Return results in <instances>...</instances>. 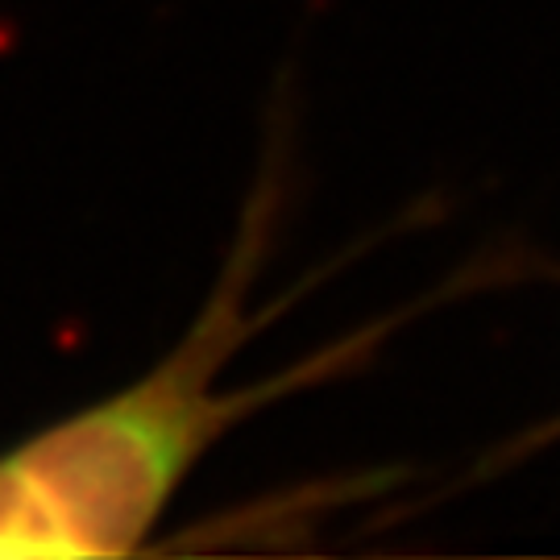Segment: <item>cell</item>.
<instances>
[{
    "label": "cell",
    "mask_w": 560,
    "mask_h": 560,
    "mask_svg": "<svg viewBox=\"0 0 560 560\" xmlns=\"http://www.w3.org/2000/svg\"><path fill=\"white\" fill-rule=\"evenodd\" d=\"M275 212L279 166L270 162L187 337L133 386L0 457V557H120L141 548L233 423L316 374L300 365L275 382L221 390L224 365L279 312H249Z\"/></svg>",
    "instance_id": "6da1fadb"
}]
</instances>
